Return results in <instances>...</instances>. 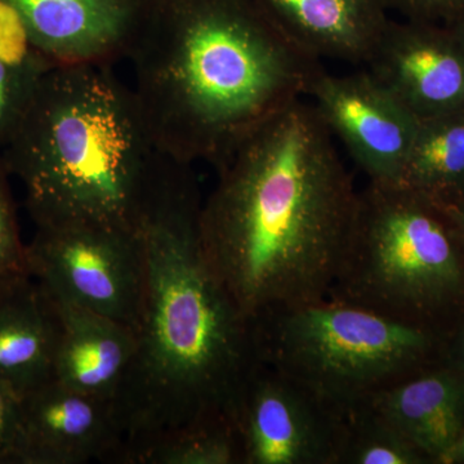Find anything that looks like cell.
<instances>
[{
	"instance_id": "1",
	"label": "cell",
	"mask_w": 464,
	"mask_h": 464,
	"mask_svg": "<svg viewBox=\"0 0 464 464\" xmlns=\"http://www.w3.org/2000/svg\"><path fill=\"white\" fill-rule=\"evenodd\" d=\"M201 201V246L252 322L328 297L359 191L313 102L275 115L216 167Z\"/></svg>"
},
{
	"instance_id": "2",
	"label": "cell",
	"mask_w": 464,
	"mask_h": 464,
	"mask_svg": "<svg viewBox=\"0 0 464 464\" xmlns=\"http://www.w3.org/2000/svg\"><path fill=\"white\" fill-rule=\"evenodd\" d=\"M191 167L169 159L137 224L145 288L136 355L115 399L124 447L230 420L241 384L259 362L255 322L235 304L204 256Z\"/></svg>"
},
{
	"instance_id": "3",
	"label": "cell",
	"mask_w": 464,
	"mask_h": 464,
	"mask_svg": "<svg viewBox=\"0 0 464 464\" xmlns=\"http://www.w3.org/2000/svg\"><path fill=\"white\" fill-rule=\"evenodd\" d=\"M128 61L159 149L215 168L325 69L256 0H157Z\"/></svg>"
},
{
	"instance_id": "4",
	"label": "cell",
	"mask_w": 464,
	"mask_h": 464,
	"mask_svg": "<svg viewBox=\"0 0 464 464\" xmlns=\"http://www.w3.org/2000/svg\"><path fill=\"white\" fill-rule=\"evenodd\" d=\"M35 226L136 227L169 157L109 65H54L3 150Z\"/></svg>"
},
{
	"instance_id": "5",
	"label": "cell",
	"mask_w": 464,
	"mask_h": 464,
	"mask_svg": "<svg viewBox=\"0 0 464 464\" xmlns=\"http://www.w3.org/2000/svg\"><path fill=\"white\" fill-rule=\"evenodd\" d=\"M328 298L447 335L464 311V237L450 206L368 181Z\"/></svg>"
},
{
	"instance_id": "6",
	"label": "cell",
	"mask_w": 464,
	"mask_h": 464,
	"mask_svg": "<svg viewBox=\"0 0 464 464\" xmlns=\"http://www.w3.org/2000/svg\"><path fill=\"white\" fill-rule=\"evenodd\" d=\"M255 328L261 362L341 411L444 360L445 335L328 297Z\"/></svg>"
},
{
	"instance_id": "7",
	"label": "cell",
	"mask_w": 464,
	"mask_h": 464,
	"mask_svg": "<svg viewBox=\"0 0 464 464\" xmlns=\"http://www.w3.org/2000/svg\"><path fill=\"white\" fill-rule=\"evenodd\" d=\"M26 258L30 276L51 297L136 332L145 288V255L137 226H35Z\"/></svg>"
},
{
	"instance_id": "8",
	"label": "cell",
	"mask_w": 464,
	"mask_h": 464,
	"mask_svg": "<svg viewBox=\"0 0 464 464\" xmlns=\"http://www.w3.org/2000/svg\"><path fill=\"white\" fill-rule=\"evenodd\" d=\"M230 420L240 464H337L342 411L261 360Z\"/></svg>"
},
{
	"instance_id": "9",
	"label": "cell",
	"mask_w": 464,
	"mask_h": 464,
	"mask_svg": "<svg viewBox=\"0 0 464 464\" xmlns=\"http://www.w3.org/2000/svg\"><path fill=\"white\" fill-rule=\"evenodd\" d=\"M157 0H0L23 38L53 65L128 60Z\"/></svg>"
},
{
	"instance_id": "10",
	"label": "cell",
	"mask_w": 464,
	"mask_h": 464,
	"mask_svg": "<svg viewBox=\"0 0 464 464\" xmlns=\"http://www.w3.org/2000/svg\"><path fill=\"white\" fill-rule=\"evenodd\" d=\"M308 97L368 181H400L418 119L365 67L346 74L324 69Z\"/></svg>"
},
{
	"instance_id": "11",
	"label": "cell",
	"mask_w": 464,
	"mask_h": 464,
	"mask_svg": "<svg viewBox=\"0 0 464 464\" xmlns=\"http://www.w3.org/2000/svg\"><path fill=\"white\" fill-rule=\"evenodd\" d=\"M362 67L418 121L464 111V44L450 27L391 18Z\"/></svg>"
},
{
	"instance_id": "12",
	"label": "cell",
	"mask_w": 464,
	"mask_h": 464,
	"mask_svg": "<svg viewBox=\"0 0 464 464\" xmlns=\"http://www.w3.org/2000/svg\"><path fill=\"white\" fill-rule=\"evenodd\" d=\"M124 444L114 400L56 381L21 396L16 464L119 463Z\"/></svg>"
},
{
	"instance_id": "13",
	"label": "cell",
	"mask_w": 464,
	"mask_h": 464,
	"mask_svg": "<svg viewBox=\"0 0 464 464\" xmlns=\"http://www.w3.org/2000/svg\"><path fill=\"white\" fill-rule=\"evenodd\" d=\"M275 25L319 61L364 66L391 21L390 0H256Z\"/></svg>"
},
{
	"instance_id": "14",
	"label": "cell",
	"mask_w": 464,
	"mask_h": 464,
	"mask_svg": "<svg viewBox=\"0 0 464 464\" xmlns=\"http://www.w3.org/2000/svg\"><path fill=\"white\" fill-rule=\"evenodd\" d=\"M366 402L430 463H453L464 429V377L444 360L391 384Z\"/></svg>"
},
{
	"instance_id": "15",
	"label": "cell",
	"mask_w": 464,
	"mask_h": 464,
	"mask_svg": "<svg viewBox=\"0 0 464 464\" xmlns=\"http://www.w3.org/2000/svg\"><path fill=\"white\" fill-rule=\"evenodd\" d=\"M52 299L61 322L53 381L115 401L136 355V332L109 317Z\"/></svg>"
},
{
	"instance_id": "16",
	"label": "cell",
	"mask_w": 464,
	"mask_h": 464,
	"mask_svg": "<svg viewBox=\"0 0 464 464\" xmlns=\"http://www.w3.org/2000/svg\"><path fill=\"white\" fill-rule=\"evenodd\" d=\"M60 335L56 304L32 276L0 288V383L24 396L53 381Z\"/></svg>"
},
{
	"instance_id": "17",
	"label": "cell",
	"mask_w": 464,
	"mask_h": 464,
	"mask_svg": "<svg viewBox=\"0 0 464 464\" xmlns=\"http://www.w3.org/2000/svg\"><path fill=\"white\" fill-rule=\"evenodd\" d=\"M399 183L450 204L464 191V111L420 119Z\"/></svg>"
},
{
	"instance_id": "18",
	"label": "cell",
	"mask_w": 464,
	"mask_h": 464,
	"mask_svg": "<svg viewBox=\"0 0 464 464\" xmlns=\"http://www.w3.org/2000/svg\"><path fill=\"white\" fill-rule=\"evenodd\" d=\"M121 464H240L230 420H208L125 445Z\"/></svg>"
},
{
	"instance_id": "19",
	"label": "cell",
	"mask_w": 464,
	"mask_h": 464,
	"mask_svg": "<svg viewBox=\"0 0 464 464\" xmlns=\"http://www.w3.org/2000/svg\"><path fill=\"white\" fill-rule=\"evenodd\" d=\"M0 14V150L11 142L53 67Z\"/></svg>"
},
{
	"instance_id": "20",
	"label": "cell",
	"mask_w": 464,
	"mask_h": 464,
	"mask_svg": "<svg viewBox=\"0 0 464 464\" xmlns=\"http://www.w3.org/2000/svg\"><path fill=\"white\" fill-rule=\"evenodd\" d=\"M427 463L430 460L368 402L342 411L337 464Z\"/></svg>"
},
{
	"instance_id": "21",
	"label": "cell",
	"mask_w": 464,
	"mask_h": 464,
	"mask_svg": "<svg viewBox=\"0 0 464 464\" xmlns=\"http://www.w3.org/2000/svg\"><path fill=\"white\" fill-rule=\"evenodd\" d=\"M9 170L0 150V288L30 276L26 244L21 237Z\"/></svg>"
},
{
	"instance_id": "22",
	"label": "cell",
	"mask_w": 464,
	"mask_h": 464,
	"mask_svg": "<svg viewBox=\"0 0 464 464\" xmlns=\"http://www.w3.org/2000/svg\"><path fill=\"white\" fill-rule=\"evenodd\" d=\"M391 11L406 20L450 26L464 14V0H390Z\"/></svg>"
},
{
	"instance_id": "23",
	"label": "cell",
	"mask_w": 464,
	"mask_h": 464,
	"mask_svg": "<svg viewBox=\"0 0 464 464\" xmlns=\"http://www.w3.org/2000/svg\"><path fill=\"white\" fill-rule=\"evenodd\" d=\"M21 430V396L0 383V464H16Z\"/></svg>"
},
{
	"instance_id": "24",
	"label": "cell",
	"mask_w": 464,
	"mask_h": 464,
	"mask_svg": "<svg viewBox=\"0 0 464 464\" xmlns=\"http://www.w3.org/2000/svg\"><path fill=\"white\" fill-rule=\"evenodd\" d=\"M444 362L464 377V311L445 335Z\"/></svg>"
},
{
	"instance_id": "25",
	"label": "cell",
	"mask_w": 464,
	"mask_h": 464,
	"mask_svg": "<svg viewBox=\"0 0 464 464\" xmlns=\"http://www.w3.org/2000/svg\"><path fill=\"white\" fill-rule=\"evenodd\" d=\"M449 206H450L451 210H453L458 225H459L464 237V191L460 192L457 199L454 200L453 203L449 204Z\"/></svg>"
},
{
	"instance_id": "26",
	"label": "cell",
	"mask_w": 464,
	"mask_h": 464,
	"mask_svg": "<svg viewBox=\"0 0 464 464\" xmlns=\"http://www.w3.org/2000/svg\"><path fill=\"white\" fill-rule=\"evenodd\" d=\"M453 463H464V429L454 450Z\"/></svg>"
},
{
	"instance_id": "27",
	"label": "cell",
	"mask_w": 464,
	"mask_h": 464,
	"mask_svg": "<svg viewBox=\"0 0 464 464\" xmlns=\"http://www.w3.org/2000/svg\"><path fill=\"white\" fill-rule=\"evenodd\" d=\"M448 27L453 30L454 34H456L459 41L464 44V14L462 17L458 18L456 23L451 24V25Z\"/></svg>"
}]
</instances>
